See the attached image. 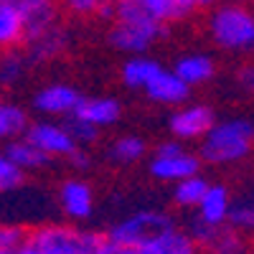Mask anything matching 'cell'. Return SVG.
<instances>
[{
    "instance_id": "1",
    "label": "cell",
    "mask_w": 254,
    "mask_h": 254,
    "mask_svg": "<svg viewBox=\"0 0 254 254\" xmlns=\"http://www.w3.org/2000/svg\"><path fill=\"white\" fill-rule=\"evenodd\" d=\"M198 160L226 168L239 165L254 155V120L249 117H226L216 120L214 127L198 142Z\"/></svg>"
},
{
    "instance_id": "2",
    "label": "cell",
    "mask_w": 254,
    "mask_h": 254,
    "mask_svg": "<svg viewBox=\"0 0 254 254\" xmlns=\"http://www.w3.org/2000/svg\"><path fill=\"white\" fill-rule=\"evenodd\" d=\"M112 18L110 44L122 54L142 56L165 33V26L147 15L135 0H112Z\"/></svg>"
},
{
    "instance_id": "3",
    "label": "cell",
    "mask_w": 254,
    "mask_h": 254,
    "mask_svg": "<svg viewBox=\"0 0 254 254\" xmlns=\"http://www.w3.org/2000/svg\"><path fill=\"white\" fill-rule=\"evenodd\" d=\"M211 41L231 54L254 51V10L242 3H219L208 18Z\"/></svg>"
},
{
    "instance_id": "4",
    "label": "cell",
    "mask_w": 254,
    "mask_h": 254,
    "mask_svg": "<svg viewBox=\"0 0 254 254\" xmlns=\"http://www.w3.org/2000/svg\"><path fill=\"white\" fill-rule=\"evenodd\" d=\"M201 173V160L188 145L178 140H165L155 147L150 158V176L163 183H181Z\"/></svg>"
},
{
    "instance_id": "5",
    "label": "cell",
    "mask_w": 254,
    "mask_h": 254,
    "mask_svg": "<svg viewBox=\"0 0 254 254\" xmlns=\"http://www.w3.org/2000/svg\"><path fill=\"white\" fill-rule=\"evenodd\" d=\"M176 221L165 214V211H158V208H140V211H132L130 216L120 219L112 229L107 239L115 242V244H122V247H140L142 242H147L150 237H155L158 231L173 226Z\"/></svg>"
},
{
    "instance_id": "6",
    "label": "cell",
    "mask_w": 254,
    "mask_h": 254,
    "mask_svg": "<svg viewBox=\"0 0 254 254\" xmlns=\"http://www.w3.org/2000/svg\"><path fill=\"white\" fill-rule=\"evenodd\" d=\"M188 234L193 237L201 252L206 254H252V244L242 231L226 226H206L198 219L188 224Z\"/></svg>"
},
{
    "instance_id": "7",
    "label": "cell",
    "mask_w": 254,
    "mask_h": 254,
    "mask_svg": "<svg viewBox=\"0 0 254 254\" xmlns=\"http://www.w3.org/2000/svg\"><path fill=\"white\" fill-rule=\"evenodd\" d=\"M216 115L208 104H181L168 117V130L178 142H201L203 135L214 127Z\"/></svg>"
},
{
    "instance_id": "8",
    "label": "cell",
    "mask_w": 254,
    "mask_h": 254,
    "mask_svg": "<svg viewBox=\"0 0 254 254\" xmlns=\"http://www.w3.org/2000/svg\"><path fill=\"white\" fill-rule=\"evenodd\" d=\"M23 137L28 142H33L49 160H56V158L66 160L76 150V142L71 140V135H69V130H66L64 122H51V120L33 122V125L26 127Z\"/></svg>"
},
{
    "instance_id": "9",
    "label": "cell",
    "mask_w": 254,
    "mask_h": 254,
    "mask_svg": "<svg viewBox=\"0 0 254 254\" xmlns=\"http://www.w3.org/2000/svg\"><path fill=\"white\" fill-rule=\"evenodd\" d=\"M81 92L71 84H49V87L38 89L33 94V110L38 115H46V117H61V122L71 117L81 102Z\"/></svg>"
},
{
    "instance_id": "10",
    "label": "cell",
    "mask_w": 254,
    "mask_h": 254,
    "mask_svg": "<svg viewBox=\"0 0 254 254\" xmlns=\"http://www.w3.org/2000/svg\"><path fill=\"white\" fill-rule=\"evenodd\" d=\"M142 92L150 102L160 104V107H173V110L186 104L188 97H190V89L173 74V69H165V66H160L153 74V79L145 84Z\"/></svg>"
},
{
    "instance_id": "11",
    "label": "cell",
    "mask_w": 254,
    "mask_h": 254,
    "mask_svg": "<svg viewBox=\"0 0 254 254\" xmlns=\"http://www.w3.org/2000/svg\"><path fill=\"white\" fill-rule=\"evenodd\" d=\"M59 206L71 221H87L94 211V190L87 181L69 178L59 186Z\"/></svg>"
},
{
    "instance_id": "12",
    "label": "cell",
    "mask_w": 254,
    "mask_h": 254,
    "mask_svg": "<svg viewBox=\"0 0 254 254\" xmlns=\"http://www.w3.org/2000/svg\"><path fill=\"white\" fill-rule=\"evenodd\" d=\"M234 206V196H231L229 186L224 183H208L203 198L196 206V219L206 226H226L229 214Z\"/></svg>"
},
{
    "instance_id": "13",
    "label": "cell",
    "mask_w": 254,
    "mask_h": 254,
    "mask_svg": "<svg viewBox=\"0 0 254 254\" xmlns=\"http://www.w3.org/2000/svg\"><path fill=\"white\" fill-rule=\"evenodd\" d=\"M137 252L140 254H201L198 244L188 234V229H183L178 224L168 226L147 242H142L137 247Z\"/></svg>"
},
{
    "instance_id": "14",
    "label": "cell",
    "mask_w": 254,
    "mask_h": 254,
    "mask_svg": "<svg viewBox=\"0 0 254 254\" xmlns=\"http://www.w3.org/2000/svg\"><path fill=\"white\" fill-rule=\"evenodd\" d=\"M120 115H122V107L115 97H81L79 107L71 117L92 125L94 130H104V127L115 125L120 120Z\"/></svg>"
},
{
    "instance_id": "15",
    "label": "cell",
    "mask_w": 254,
    "mask_h": 254,
    "mask_svg": "<svg viewBox=\"0 0 254 254\" xmlns=\"http://www.w3.org/2000/svg\"><path fill=\"white\" fill-rule=\"evenodd\" d=\"M173 74L186 84L188 89L201 87V84H208L216 74V64L208 54L203 51H188L183 56H178V61L173 64Z\"/></svg>"
},
{
    "instance_id": "16",
    "label": "cell",
    "mask_w": 254,
    "mask_h": 254,
    "mask_svg": "<svg viewBox=\"0 0 254 254\" xmlns=\"http://www.w3.org/2000/svg\"><path fill=\"white\" fill-rule=\"evenodd\" d=\"M20 13H23V20H26V33L31 38L41 36L51 31L54 26H59L56 20V0H15Z\"/></svg>"
},
{
    "instance_id": "17",
    "label": "cell",
    "mask_w": 254,
    "mask_h": 254,
    "mask_svg": "<svg viewBox=\"0 0 254 254\" xmlns=\"http://www.w3.org/2000/svg\"><path fill=\"white\" fill-rule=\"evenodd\" d=\"M26 20L15 0L0 3V51H13L26 44Z\"/></svg>"
},
{
    "instance_id": "18",
    "label": "cell",
    "mask_w": 254,
    "mask_h": 254,
    "mask_svg": "<svg viewBox=\"0 0 254 254\" xmlns=\"http://www.w3.org/2000/svg\"><path fill=\"white\" fill-rule=\"evenodd\" d=\"M3 153H5V158L18 168L20 173L38 171V168H44V165H49V163H51V160H49L44 153H41L33 142H28L23 135L15 137V140H10V142H5Z\"/></svg>"
},
{
    "instance_id": "19",
    "label": "cell",
    "mask_w": 254,
    "mask_h": 254,
    "mask_svg": "<svg viewBox=\"0 0 254 254\" xmlns=\"http://www.w3.org/2000/svg\"><path fill=\"white\" fill-rule=\"evenodd\" d=\"M135 3L150 18H155L160 26L178 23V20L188 18L190 13L196 10L193 0H135Z\"/></svg>"
},
{
    "instance_id": "20",
    "label": "cell",
    "mask_w": 254,
    "mask_h": 254,
    "mask_svg": "<svg viewBox=\"0 0 254 254\" xmlns=\"http://www.w3.org/2000/svg\"><path fill=\"white\" fill-rule=\"evenodd\" d=\"M160 69V64L155 59H147V56H130L125 64H122V69H120V79L125 87H130V89H145V84L153 79V74Z\"/></svg>"
},
{
    "instance_id": "21",
    "label": "cell",
    "mask_w": 254,
    "mask_h": 254,
    "mask_svg": "<svg viewBox=\"0 0 254 254\" xmlns=\"http://www.w3.org/2000/svg\"><path fill=\"white\" fill-rule=\"evenodd\" d=\"M66 44H69V33L64 31L61 26H54L51 31H46V33H41V36H36V38L28 41L31 59H33V61L56 59L64 49H66Z\"/></svg>"
},
{
    "instance_id": "22",
    "label": "cell",
    "mask_w": 254,
    "mask_h": 254,
    "mask_svg": "<svg viewBox=\"0 0 254 254\" xmlns=\"http://www.w3.org/2000/svg\"><path fill=\"white\" fill-rule=\"evenodd\" d=\"M147 155V145L142 137L137 135H120L117 140H112L110 150H107V158L117 165H132V163H140L142 158Z\"/></svg>"
},
{
    "instance_id": "23",
    "label": "cell",
    "mask_w": 254,
    "mask_h": 254,
    "mask_svg": "<svg viewBox=\"0 0 254 254\" xmlns=\"http://www.w3.org/2000/svg\"><path fill=\"white\" fill-rule=\"evenodd\" d=\"M28 127V115L13 102H3L0 99V142H10L15 137H20Z\"/></svg>"
},
{
    "instance_id": "24",
    "label": "cell",
    "mask_w": 254,
    "mask_h": 254,
    "mask_svg": "<svg viewBox=\"0 0 254 254\" xmlns=\"http://www.w3.org/2000/svg\"><path fill=\"white\" fill-rule=\"evenodd\" d=\"M206 188H208V181L201 173L198 176H190V178H186V181H181V183L173 186V203L178 208H193L196 211L198 201L206 193Z\"/></svg>"
},
{
    "instance_id": "25",
    "label": "cell",
    "mask_w": 254,
    "mask_h": 254,
    "mask_svg": "<svg viewBox=\"0 0 254 254\" xmlns=\"http://www.w3.org/2000/svg\"><path fill=\"white\" fill-rule=\"evenodd\" d=\"M229 226L242 231V234H254V188L234 198L229 214Z\"/></svg>"
},
{
    "instance_id": "26",
    "label": "cell",
    "mask_w": 254,
    "mask_h": 254,
    "mask_svg": "<svg viewBox=\"0 0 254 254\" xmlns=\"http://www.w3.org/2000/svg\"><path fill=\"white\" fill-rule=\"evenodd\" d=\"M26 173H20L18 168L5 158V153L0 150V193H10V190L23 186Z\"/></svg>"
},
{
    "instance_id": "27",
    "label": "cell",
    "mask_w": 254,
    "mask_h": 254,
    "mask_svg": "<svg viewBox=\"0 0 254 254\" xmlns=\"http://www.w3.org/2000/svg\"><path fill=\"white\" fill-rule=\"evenodd\" d=\"M23 76V59L15 54H5L0 59V87H13Z\"/></svg>"
},
{
    "instance_id": "28",
    "label": "cell",
    "mask_w": 254,
    "mask_h": 254,
    "mask_svg": "<svg viewBox=\"0 0 254 254\" xmlns=\"http://www.w3.org/2000/svg\"><path fill=\"white\" fill-rule=\"evenodd\" d=\"M64 125H66V130H69L71 140L76 142V147H87V145H92V142L97 140V135H99V130H94L92 125L81 122V120H76V117L64 120Z\"/></svg>"
},
{
    "instance_id": "29",
    "label": "cell",
    "mask_w": 254,
    "mask_h": 254,
    "mask_svg": "<svg viewBox=\"0 0 254 254\" xmlns=\"http://www.w3.org/2000/svg\"><path fill=\"white\" fill-rule=\"evenodd\" d=\"M26 231L13 224H0V254H15Z\"/></svg>"
},
{
    "instance_id": "30",
    "label": "cell",
    "mask_w": 254,
    "mask_h": 254,
    "mask_svg": "<svg viewBox=\"0 0 254 254\" xmlns=\"http://www.w3.org/2000/svg\"><path fill=\"white\" fill-rule=\"evenodd\" d=\"M15 254H54V252L44 244V239H41L36 231H26V237H23V242H20Z\"/></svg>"
},
{
    "instance_id": "31",
    "label": "cell",
    "mask_w": 254,
    "mask_h": 254,
    "mask_svg": "<svg viewBox=\"0 0 254 254\" xmlns=\"http://www.w3.org/2000/svg\"><path fill=\"white\" fill-rule=\"evenodd\" d=\"M104 3H107V0H61V5H66L76 15H94V13L102 10Z\"/></svg>"
},
{
    "instance_id": "32",
    "label": "cell",
    "mask_w": 254,
    "mask_h": 254,
    "mask_svg": "<svg viewBox=\"0 0 254 254\" xmlns=\"http://www.w3.org/2000/svg\"><path fill=\"white\" fill-rule=\"evenodd\" d=\"M234 81H237V87L244 94L254 97V64H244V66H239L237 74H234Z\"/></svg>"
},
{
    "instance_id": "33",
    "label": "cell",
    "mask_w": 254,
    "mask_h": 254,
    "mask_svg": "<svg viewBox=\"0 0 254 254\" xmlns=\"http://www.w3.org/2000/svg\"><path fill=\"white\" fill-rule=\"evenodd\" d=\"M99 254H140L135 247H122V244H115V242H110L107 237H104V242H102V247H99Z\"/></svg>"
},
{
    "instance_id": "34",
    "label": "cell",
    "mask_w": 254,
    "mask_h": 254,
    "mask_svg": "<svg viewBox=\"0 0 254 254\" xmlns=\"http://www.w3.org/2000/svg\"><path fill=\"white\" fill-rule=\"evenodd\" d=\"M66 160L76 168V171H84V168H89V153L84 150V147H76V150H74Z\"/></svg>"
},
{
    "instance_id": "35",
    "label": "cell",
    "mask_w": 254,
    "mask_h": 254,
    "mask_svg": "<svg viewBox=\"0 0 254 254\" xmlns=\"http://www.w3.org/2000/svg\"><path fill=\"white\" fill-rule=\"evenodd\" d=\"M219 3H221V0H193L196 8H216Z\"/></svg>"
},
{
    "instance_id": "36",
    "label": "cell",
    "mask_w": 254,
    "mask_h": 254,
    "mask_svg": "<svg viewBox=\"0 0 254 254\" xmlns=\"http://www.w3.org/2000/svg\"><path fill=\"white\" fill-rule=\"evenodd\" d=\"M231 3H242V5H247V3H249V0H231Z\"/></svg>"
},
{
    "instance_id": "37",
    "label": "cell",
    "mask_w": 254,
    "mask_h": 254,
    "mask_svg": "<svg viewBox=\"0 0 254 254\" xmlns=\"http://www.w3.org/2000/svg\"><path fill=\"white\" fill-rule=\"evenodd\" d=\"M252 254H254V244H252Z\"/></svg>"
},
{
    "instance_id": "38",
    "label": "cell",
    "mask_w": 254,
    "mask_h": 254,
    "mask_svg": "<svg viewBox=\"0 0 254 254\" xmlns=\"http://www.w3.org/2000/svg\"><path fill=\"white\" fill-rule=\"evenodd\" d=\"M0 3H8V0H0Z\"/></svg>"
}]
</instances>
